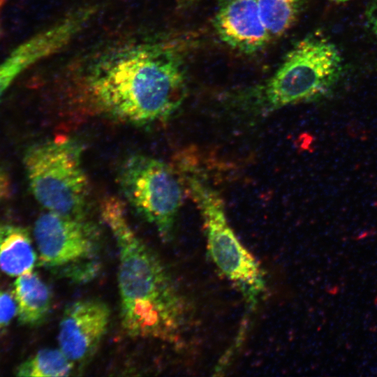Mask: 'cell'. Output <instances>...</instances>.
I'll return each mask as SVG.
<instances>
[{
    "instance_id": "obj_1",
    "label": "cell",
    "mask_w": 377,
    "mask_h": 377,
    "mask_svg": "<svg viewBox=\"0 0 377 377\" xmlns=\"http://www.w3.org/2000/svg\"><path fill=\"white\" fill-rule=\"evenodd\" d=\"M188 42L162 34L105 45L73 68L76 92L83 103L119 121L165 122L187 96Z\"/></svg>"
},
{
    "instance_id": "obj_2",
    "label": "cell",
    "mask_w": 377,
    "mask_h": 377,
    "mask_svg": "<svg viewBox=\"0 0 377 377\" xmlns=\"http://www.w3.org/2000/svg\"><path fill=\"white\" fill-rule=\"evenodd\" d=\"M101 216L117 246L121 323L133 338L177 342L186 321V306L159 256L131 226L124 203L109 196Z\"/></svg>"
},
{
    "instance_id": "obj_3",
    "label": "cell",
    "mask_w": 377,
    "mask_h": 377,
    "mask_svg": "<svg viewBox=\"0 0 377 377\" xmlns=\"http://www.w3.org/2000/svg\"><path fill=\"white\" fill-rule=\"evenodd\" d=\"M341 56L327 38L310 35L297 42L268 79L235 96V108L265 117L283 108L327 96L339 80Z\"/></svg>"
},
{
    "instance_id": "obj_4",
    "label": "cell",
    "mask_w": 377,
    "mask_h": 377,
    "mask_svg": "<svg viewBox=\"0 0 377 377\" xmlns=\"http://www.w3.org/2000/svg\"><path fill=\"white\" fill-rule=\"evenodd\" d=\"M175 171L185 193L200 211L211 260L242 293L249 306H256L266 290L265 273L229 225L220 193L189 159L178 162Z\"/></svg>"
},
{
    "instance_id": "obj_5",
    "label": "cell",
    "mask_w": 377,
    "mask_h": 377,
    "mask_svg": "<svg viewBox=\"0 0 377 377\" xmlns=\"http://www.w3.org/2000/svg\"><path fill=\"white\" fill-rule=\"evenodd\" d=\"M82 156V145L65 135L34 144L26 151L24 163L31 192L47 211L84 216L89 185Z\"/></svg>"
},
{
    "instance_id": "obj_6",
    "label": "cell",
    "mask_w": 377,
    "mask_h": 377,
    "mask_svg": "<svg viewBox=\"0 0 377 377\" xmlns=\"http://www.w3.org/2000/svg\"><path fill=\"white\" fill-rule=\"evenodd\" d=\"M117 181L127 202L155 228L163 242H170L185 194L172 165L133 154L121 163Z\"/></svg>"
},
{
    "instance_id": "obj_7",
    "label": "cell",
    "mask_w": 377,
    "mask_h": 377,
    "mask_svg": "<svg viewBox=\"0 0 377 377\" xmlns=\"http://www.w3.org/2000/svg\"><path fill=\"white\" fill-rule=\"evenodd\" d=\"M34 237L40 263L75 282H85L98 270L100 236L84 217L47 211L35 223Z\"/></svg>"
},
{
    "instance_id": "obj_8",
    "label": "cell",
    "mask_w": 377,
    "mask_h": 377,
    "mask_svg": "<svg viewBox=\"0 0 377 377\" xmlns=\"http://www.w3.org/2000/svg\"><path fill=\"white\" fill-rule=\"evenodd\" d=\"M110 310L98 299H82L68 305L59 323V349L75 364H84L96 353L105 334Z\"/></svg>"
},
{
    "instance_id": "obj_9",
    "label": "cell",
    "mask_w": 377,
    "mask_h": 377,
    "mask_svg": "<svg viewBox=\"0 0 377 377\" xmlns=\"http://www.w3.org/2000/svg\"><path fill=\"white\" fill-rule=\"evenodd\" d=\"M220 40L239 52L251 54L271 40L256 0H220L213 20Z\"/></svg>"
},
{
    "instance_id": "obj_10",
    "label": "cell",
    "mask_w": 377,
    "mask_h": 377,
    "mask_svg": "<svg viewBox=\"0 0 377 377\" xmlns=\"http://www.w3.org/2000/svg\"><path fill=\"white\" fill-rule=\"evenodd\" d=\"M37 260L29 231L24 227L0 223V268L10 276L31 272Z\"/></svg>"
},
{
    "instance_id": "obj_11",
    "label": "cell",
    "mask_w": 377,
    "mask_h": 377,
    "mask_svg": "<svg viewBox=\"0 0 377 377\" xmlns=\"http://www.w3.org/2000/svg\"><path fill=\"white\" fill-rule=\"evenodd\" d=\"M13 295L21 323L36 325L40 323L50 309V290L40 277L34 272L20 275L14 283Z\"/></svg>"
},
{
    "instance_id": "obj_12",
    "label": "cell",
    "mask_w": 377,
    "mask_h": 377,
    "mask_svg": "<svg viewBox=\"0 0 377 377\" xmlns=\"http://www.w3.org/2000/svg\"><path fill=\"white\" fill-rule=\"evenodd\" d=\"M47 52L38 39L31 37L0 64V101L14 80L25 69L45 59Z\"/></svg>"
},
{
    "instance_id": "obj_13",
    "label": "cell",
    "mask_w": 377,
    "mask_h": 377,
    "mask_svg": "<svg viewBox=\"0 0 377 377\" xmlns=\"http://www.w3.org/2000/svg\"><path fill=\"white\" fill-rule=\"evenodd\" d=\"M262 22L271 38L281 36L295 24L304 0H256Z\"/></svg>"
},
{
    "instance_id": "obj_14",
    "label": "cell",
    "mask_w": 377,
    "mask_h": 377,
    "mask_svg": "<svg viewBox=\"0 0 377 377\" xmlns=\"http://www.w3.org/2000/svg\"><path fill=\"white\" fill-rule=\"evenodd\" d=\"M74 365L59 348H46L21 364L16 374L19 376H67L73 371Z\"/></svg>"
},
{
    "instance_id": "obj_15",
    "label": "cell",
    "mask_w": 377,
    "mask_h": 377,
    "mask_svg": "<svg viewBox=\"0 0 377 377\" xmlns=\"http://www.w3.org/2000/svg\"><path fill=\"white\" fill-rule=\"evenodd\" d=\"M17 313L15 299L10 293L0 290V327L8 325Z\"/></svg>"
},
{
    "instance_id": "obj_16",
    "label": "cell",
    "mask_w": 377,
    "mask_h": 377,
    "mask_svg": "<svg viewBox=\"0 0 377 377\" xmlns=\"http://www.w3.org/2000/svg\"><path fill=\"white\" fill-rule=\"evenodd\" d=\"M10 181L7 172L0 166V201L10 194Z\"/></svg>"
},
{
    "instance_id": "obj_17",
    "label": "cell",
    "mask_w": 377,
    "mask_h": 377,
    "mask_svg": "<svg viewBox=\"0 0 377 377\" xmlns=\"http://www.w3.org/2000/svg\"><path fill=\"white\" fill-rule=\"evenodd\" d=\"M369 20L372 29L377 36V3H375L370 9L369 13Z\"/></svg>"
},
{
    "instance_id": "obj_18",
    "label": "cell",
    "mask_w": 377,
    "mask_h": 377,
    "mask_svg": "<svg viewBox=\"0 0 377 377\" xmlns=\"http://www.w3.org/2000/svg\"><path fill=\"white\" fill-rule=\"evenodd\" d=\"M6 2V0H0V15H1L3 6H4ZM1 36V24H0V37Z\"/></svg>"
},
{
    "instance_id": "obj_19",
    "label": "cell",
    "mask_w": 377,
    "mask_h": 377,
    "mask_svg": "<svg viewBox=\"0 0 377 377\" xmlns=\"http://www.w3.org/2000/svg\"><path fill=\"white\" fill-rule=\"evenodd\" d=\"M180 2L182 3H194L197 1H199V0H179Z\"/></svg>"
},
{
    "instance_id": "obj_20",
    "label": "cell",
    "mask_w": 377,
    "mask_h": 377,
    "mask_svg": "<svg viewBox=\"0 0 377 377\" xmlns=\"http://www.w3.org/2000/svg\"><path fill=\"white\" fill-rule=\"evenodd\" d=\"M332 1L337 2V3H343V2L348 1L349 0H332Z\"/></svg>"
}]
</instances>
